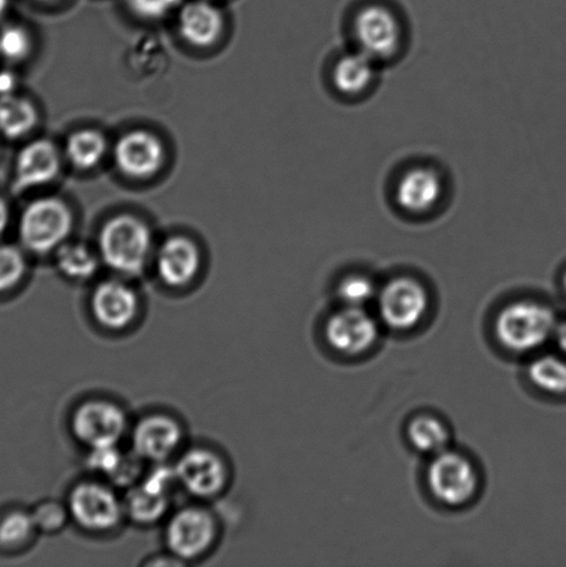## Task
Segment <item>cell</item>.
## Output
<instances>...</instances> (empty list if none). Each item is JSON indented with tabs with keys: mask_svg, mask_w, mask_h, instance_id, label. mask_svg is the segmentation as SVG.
Returning a JSON list of instances; mask_svg holds the SVG:
<instances>
[{
	"mask_svg": "<svg viewBox=\"0 0 566 567\" xmlns=\"http://www.w3.org/2000/svg\"><path fill=\"white\" fill-rule=\"evenodd\" d=\"M176 480L186 492L199 498L216 496L226 485L227 471L218 454L207 449H192L175 465Z\"/></svg>",
	"mask_w": 566,
	"mask_h": 567,
	"instance_id": "obj_11",
	"label": "cell"
},
{
	"mask_svg": "<svg viewBox=\"0 0 566 567\" xmlns=\"http://www.w3.org/2000/svg\"><path fill=\"white\" fill-rule=\"evenodd\" d=\"M182 437V427L172 416L148 415L133 430V452L144 461L161 464L176 452Z\"/></svg>",
	"mask_w": 566,
	"mask_h": 567,
	"instance_id": "obj_13",
	"label": "cell"
},
{
	"mask_svg": "<svg viewBox=\"0 0 566 567\" xmlns=\"http://www.w3.org/2000/svg\"><path fill=\"white\" fill-rule=\"evenodd\" d=\"M32 514L25 511H13L0 520V546L19 548L31 542L37 533Z\"/></svg>",
	"mask_w": 566,
	"mask_h": 567,
	"instance_id": "obj_26",
	"label": "cell"
},
{
	"mask_svg": "<svg viewBox=\"0 0 566 567\" xmlns=\"http://www.w3.org/2000/svg\"><path fill=\"white\" fill-rule=\"evenodd\" d=\"M442 196L441 174L429 166H415L404 172L397 185L398 207L407 214H429L440 205Z\"/></svg>",
	"mask_w": 566,
	"mask_h": 567,
	"instance_id": "obj_15",
	"label": "cell"
},
{
	"mask_svg": "<svg viewBox=\"0 0 566 567\" xmlns=\"http://www.w3.org/2000/svg\"><path fill=\"white\" fill-rule=\"evenodd\" d=\"M9 224V208L8 204H6L4 199L0 197V235L6 229V226Z\"/></svg>",
	"mask_w": 566,
	"mask_h": 567,
	"instance_id": "obj_35",
	"label": "cell"
},
{
	"mask_svg": "<svg viewBox=\"0 0 566 567\" xmlns=\"http://www.w3.org/2000/svg\"><path fill=\"white\" fill-rule=\"evenodd\" d=\"M39 2H54V0H39Z\"/></svg>",
	"mask_w": 566,
	"mask_h": 567,
	"instance_id": "obj_38",
	"label": "cell"
},
{
	"mask_svg": "<svg viewBox=\"0 0 566 567\" xmlns=\"http://www.w3.org/2000/svg\"><path fill=\"white\" fill-rule=\"evenodd\" d=\"M375 284L369 276L353 274L343 277L338 284L337 295L346 306H357L363 308L366 303L377 297Z\"/></svg>",
	"mask_w": 566,
	"mask_h": 567,
	"instance_id": "obj_27",
	"label": "cell"
},
{
	"mask_svg": "<svg viewBox=\"0 0 566 567\" xmlns=\"http://www.w3.org/2000/svg\"><path fill=\"white\" fill-rule=\"evenodd\" d=\"M9 0H0V17L4 14L6 9H8Z\"/></svg>",
	"mask_w": 566,
	"mask_h": 567,
	"instance_id": "obj_36",
	"label": "cell"
},
{
	"mask_svg": "<svg viewBox=\"0 0 566 567\" xmlns=\"http://www.w3.org/2000/svg\"><path fill=\"white\" fill-rule=\"evenodd\" d=\"M31 514L38 530L55 533L61 527H64L66 519H69L70 511L64 504L50 499V502L39 504Z\"/></svg>",
	"mask_w": 566,
	"mask_h": 567,
	"instance_id": "obj_30",
	"label": "cell"
},
{
	"mask_svg": "<svg viewBox=\"0 0 566 567\" xmlns=\"http://www.w3.org/2000/svg\"><path fill=\"white\" fill-rule=\"evenodd\" d=\"M152 247V231L135 216H115L100 231V255L103 262L116 274L141 275L146 268Z\"/></svg>",
	"mask_w": 566,
	"mask_h": 567,
	"instance_id": "obj_2",
	"label": "cell"
},
{
	"mask_svg": "<svg viewBox=\"0 0 566 567\" xmlns=\"http://www.w3.org/2000/svg\"><path fill=\"white\" fill-rule=\"evenodd\" d=\"M91 309L99 324L114 331L122 330L136 319L137 295L125 282L103 281L92 293Z\"/></svg>",
	"mask_w": 566,
	"mask_h": 567,
	"instance_id": "obj_14",
	"label": "cell"
},
{
	"mask_svg": "<svg viewBox=\"0 0 566 567\" xmlns=\"http://www.w3.org/2000/svg\"><path fill=\"white\" fill-rule=\"evenodd\" d=\"M379 324L363 308L346 306L329 317L325 337L330 348L346 358H358L369 352L379 339Z\"/></svg>",
	"mask_w": 566,
	"mask_h": 567,
	"instance_id": "obj_9",
	"label": "cell"
},
{
	"mask_svg": "<svg viewBox=\"0 0 566 567\" xmlns=\"http://www.w3.org/2000/svg\"><path fill=\"white\" fill-rule=\"evenodd\" d=\"M114 159L125 176L132 179H148L163 168L164 144L153 133L133 131L116 142Z\"/></svg>",
	"mask_w": 566,
	"mask_h": 567,
	"instance_id": "obj_12",
	"label": "cell"
},
{
	"mask_svg": "<svg viewBox=\"0 0 566 567\" xmlns=\"http://www.w3.org/2000/svg\"><path fill=\"white\" fill-rule=\"evenodd\" d=\"M61 158L55 144L35 141L21 150L16 163L13 192L24 193L41 187L59 176Z\"/></svg>",
	"mask_w": 566,
	"mask_h": 567,
	"instance_id": "obj_16",
	"label": "cell"
},
{
	"mask_svg": "<svg viewBox=\"0 0 566 567\" xmlns=\"http://www.w3.org/2000/svg\"><path fill=\"white\" fill-rule=\"evenodd\" d=\"M556 311L539 300L523 299L508 303L496 316L495 336L502 348L514 354L535 352L556 333Z\"/></svg>",
	"mask_w": 566,
	"mask_h": 567,
	"instance_id": "obj_1",
	"label": "cell"
},
{
	"mask_svg": "<svg viewBox=\"0 0 566 567\" xmlns=\"http://www.w3.org/2000/svg\"><path fill=\"white\" fill-rule=\"evenodd\" d=\"M71 518L83 529L109 532L120 525L124 503L113 488L97 482H85L72 488L69 498Z\"/></svg>",
	"mask_w": 566,
	"mask_h": 567,
	"instance_id": "obj_7",
	"label": "cell"
},
{
	"mask_svg": "<svg viewBox=\"0 0 566 567\" xmlns=\"http://www.w3.org/2000/svg\"><path fill=\"white\" fill-rule=\"evenodd\" d=\"M169 507L168 494L153 491L141 483L127 492L124 508L132 520L141 525H152L165 515Z\"/></svg>",
	"mask_w": 566,
	"mask_h": 567,
	"instance_id": "obj_22",
	"label": "cell"
},
{
	"mask_svg": "<svg viewBox=\"0 0 566 567\" xmlns=\"http://www.w3.org/2000/svg\"><path fill=\"white\" fill-rule=\"evenodd\" d=\"M25 270V258L19 248L0 246V292L11 291L19 286Z\"/></svg>",
	"mask_w": 566,
	"mask_h": 567,
	"instance_id": "obj_28",
	"label": "cell"
},
{
	"mask_svg": "<svg viewBox=\"0 0 566 567\" xmlns=\"http://www.w3.org/2000/svg\"><path fill=\"white\" fill-rule=\"evenodd\" d=\"M408 439L414 450L421 454L434 455L446 450L451 442V432L440 416L420 414L413 416L408 425Z\"/></svg>",
	"mask_w": 566,
	"mask_h": 567,
	"instance_id": "obj_20",
	"label": "cell"
},
{
	"mask_svg": "<svg viewBox=\"0 0 566 567\" xmlns=\"http://www.w3.org/2000/svg\"><path fill=\"white\" fill-rule=\"evenodd\" d=\"M554 338H556L559 350L566 355V320L558 322Z\"/></svg>",
	"mask_w": 566,
	"mask_h": 567,
	"instance_id": "obj_34",
	"label": "cell"
},
{
	"mask_svg": "<svg viewBox=\"0 0 566 567\" xmlns=\"http://www.w3.org/2000/svg\"><path fill=\"white\" fill-rule=\"evenodd\" d=\"M55 264L66 279L85 281L92 279L99 269V260L83 244H63L55 252Z\"/></svg>",
	"mask_w": 566,
	"mask_h": 567,
	"instance_id": "obj_24",
	"label": "cell"
},
{
	"mask_svg": "<svg viewBox=\"0 0 566 567\" xmlns=\"http://www.w3.org/2000/svg\"><path fill=\"white\" fill-rule=\"evenodd\" d=\"M71 427L78 441L88 447L119 446L127 420L120 405L109 400H89L72 414Z\"/></svg>",
	"mask_w": 566,
	"mask_h": 567,
	"instance_id": "obj_8",
	"label": "cell"
},
{
	"mask_svg": "<svg viewBox=\"0 0 566 567\" xmlns=\"http://www.w3.org/2000/svg\"><path fill=\"white\" fill-rule=\"evenodd\" d=\"M31 52V38L24 28L10 25L0 32V54L10 61L24 60Z\"/></svg>",
	"mask_w": 566,
	"mask_h": 567,
	"instance_id": "obj_29",
	"label": "cell"
},
{
	"mask_svg": "<svg viewBox=\"0 0 566 567\" xmlns=\"http://www.w3.org/2000/svg\"><path fill=\"white\" fill-rule=\"evenodd\" d=\"M74 225L71 209L59 198H41L28 205L20 220V237L33 254L58 251Z\"/></svg>",
	"mask_w": 566,
	"mask_h": 567,
	"instance_id": "obj_4",
	"label": "cell"
},
{
	"mask_svg": "<svg viewBox=\"0 0 566 567\" xmlns=\"http://www.w3.org/2000/svg\"><path fill=\"white\" fill-rule=\"evenodd\" d=\"M177 28L187 43L208 48L218 41L224 30V19L215 6L205 0H193L182 6Z\"/></svg>",
	"mask_w": 566,
	"mask_h": 567,
	"instance_id": "obj_18",
	"label": "cell"
},
{
	"mask_svg": "<svg viewBox=\"0 0 566 567\" xmlns=\"http://www.w3.org/2000/svg\"><path fill=\"white\" fill-rule=\"evenodd\" d=\"M377 61L368 54L353 50L342 54L332 69V85L347 97L360 96L375 80Z\"/></svg>",
	"mask_w": 566,
	"mask_h": 567,
	"instance_id": "obj_19",
	"label": "cell"
},
{
	"mask_svg": "<svg viewBox=\"0 0 566 567\" xmlns=\"http://www.w3.org/2000/svg\"><path fill=\"white\" fill-rule=\"evenodd\" d=\"M216 524L207 509L188 507L179 511L166 527L171 554L186 563L208 551L215 540Z\"/></svg>",
	"mask_w": 566,
	"mask_h": 567,
	"instance_id": "obj_10",
	"label": "cell"
},
{
	"mask_svg": "<svg viewBox=\"0 0 566 567\" xmlns=\"http://www.w3.org/2000/svg\"><path fill=\"white\" fill-rule=\"evenodd\" d=\"M426 485L436 502L451 508L463 507L478 493V470L467 455L446 449L432 458Z\"/></svg>",
	"mask_w": 566,
	"mask_h": 567,
	"instance_id": "obj_3",
	"label": "cell"
},
{
	"mask_svg": "<svg viewBox=\"0 0 566 567\" xmlns=\"http://www.w3.org/2000/svg\"><path fill=\"white\" fill-rule=\"evenodd\" d=\"M563 286H564V291L566 293V271L564 274Z\"/></svg>",
	"mask_w": 566,
	"mask_h": 567,
	"instance_id": "obj_37",
	"label": "cell"
},
{
	"mask_svg": "<svg viewBox=\"0 0 566 567\" xmlns=\"http://www.w3.org/2000/svg\"><path fill=\"white\" fill-rule=\"evenodd\" d=\"M107 153V142L96 131H78L66 141L65 155L78 169L88 171L102 163Z\"/></svg>",
	"mask_w": 566,
	"mask_h": 567,
	"instance_id": "obj_23",
	"label": "cell"
},
{
	"mask_svg": "<svg viewBox=\"0 0 566 567\" xmlns=\"http://www.w3.org/2000/svg\"><path fill=\"white\" fill-rule=\"evenodd\" d=\"M38 122V111L30 100L13 93L0 96V132L6 137L19 138L30 133Z\"/></svg>",
	"mask_w": 566,
	"mask_h": 567,
	"instance_id": "obj_21",
	"label": "cell"
},
{
	"mask_svg": "<svg viewBox=\"0 0 566 567\" xmlns=\"http://www.w3.org/2000/svg\"><path fill=\"white\" fill-rule=\"evenodd\" d=\"M126 453H122L119 446L91 449L88 457L89 470L113 480L116 471L120 470Z\"/></svg>",
	"mask_w": 566,
	"mask_h": 567,
	"instance_id": "obj_31",
	"label": "cell"
},
{
	"mask_svg": "<svg viewBox=\"0 0 566 567\" xmlns=\"http://www.w3.org/2000/svg\"><path fill=\"white\" fill-rule=\"evenodd\" d=\"M382 322L393 331H410L430 310V293L414 277L401 276L388 281L377 293Z\"/></svg>",
	"mask_w": 566,
	"mask_h": 567,
	"instance_id": "obj_5",
	"label": "cell"
},
{
	"mask_svg": "<svg viewBox=\"0 0 566 567\" xmlns=\"http://www.w3.org/2000/svg\"><path fill=\"white\" fill-rule=\"evenodd\" d=\"M126 3L142 19L159 20L181 8L183 0H126Z\"/></svg>",
	"mask_w": 566,
	"mask_h": 567,
	"instance_id": "obj_32",
	"label": "cell"
},
{
	"mask_svg": "<svg viewBox=\"0 0 566 567\" xmlns=\"http://www.w3.org/2000/svg\"><path fill=\"white\" fill-rule=\"evenodd\" d=\"M528 377L534 386L542 392L565 396L566 360L554 354L541 355L528 367Z\"/></svg>",
	"mask_w": 566,
	"mask_h": 567,
	"instance_id": "obj_25",
	"label": "cell"
},
{
	"mask_svg": "<svg viewBox=\"0 0 566 567\" xmlns=\"http://www.w3.org/2000/svg\"><path fill=\"white\" fill-rule=\"evenodd\" d=\"M16 87V76L11 72H0V96L13 93Z\"/></svg>",
	"mask_w": 566,
	"mask_h": 567,
	"instance_id": "obj_33",
	"label": "cell"
},
{
	"mask_svg": "<svg viewBox=\"0 0 566 567\" xmlns=\"http://www.w3.org/2000/svg\"><path fill=\"white\" fill-rule=\"evenodd\" d=\"M358 50L379 61L395 58L402 47V25L398 16L384 4H368L353 20Z\"/></svg>",
	"mask_w": 566,
	"mask_h": 567,
	"instance_id": "obj_6",
	"label": "cell"
},
{
	"mask_svg": "<svg viewBox=\"0 0 566 567\" xmlns=\"http://www.w3.org/2000/svg\"><path fill=\"white\" fill-rule=\"evenodd\" d=\"M155 264L159 279L166 286L182 288L196 279L202 257L196 244L186 237L176 236L159 247Z\"/></svg>",
	"mask_w": 566,
	"mask_h": 567,
	"instance_id": "obj_17",
	"label": "cell"
}]
</instances>
